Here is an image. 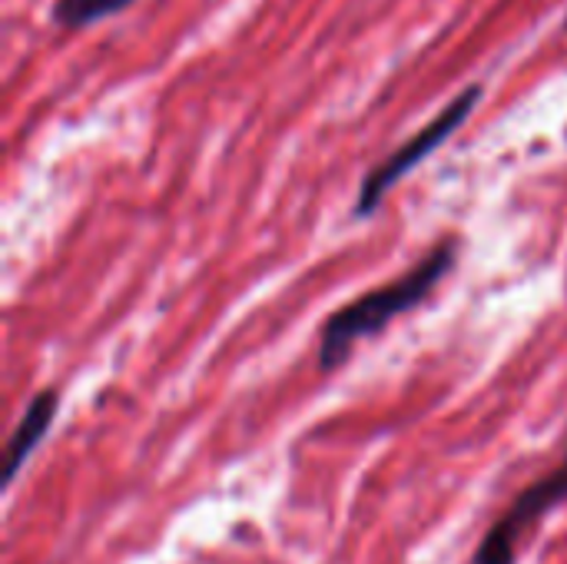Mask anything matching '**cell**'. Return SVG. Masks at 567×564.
<instances>
[{
    "label": "cell",
    "mask_w": 567,
    "mask_h": 564,
    "mask_svg": "<svg viewBox=\"0 0 567 564\" xmlns=\"http://www.w3.org/2000/svg\"><path fill=\"white\" fill-rule=\"evenodd\" d=\"M458 253H462V243L458 239H442L405 276H399V279L385 283V286H375V289L362 293L359 299L346 302L342 309H336L326 319L322 336H319V369L326 376L336 372L339 366L349 362L352 349L362 339L379 336L392 319L419 309L442 286V279L455 269Z\"/></svg>",
    "instance_id": "6da1fadb"
},
{
    "label": "cell",
    "mask_w": 567,
    "mask_h": 564,
    "mask_svg": "<svg viewBox=\"0 0 567 564\" xmlns=\"http://www.w3.org/2000/svg\"><path fill=\"white\" fill-rule=\"evenodd\" d=\"M482 93H485L482 83H468V86H465L458 96H452V103H445V106L439 110V116H432L415 136H409L399 150H392L385 160H379V163L362 176V183H359V196H355L352 216H355V219L372 216L399 180H405V176H409L419 163H425L445 140H452V133L462 130V123H465V120L472 116V110L478 106Z\"/></svg>",
    "instance_id": "7a4b0ae2"
},
{
    "label": "cell",
    "mask_w": 567,
    "mask_h": 564,
    "mask_svg": "<svg viewBox=\"0 0 567 564\" xmlns=\"http://www.w3.org/2000/svg\"><path fill=\"white\" fill-rule=\"evenodd\" d=\"M567 502V455L561 465L545 472L538 482L522 489L515 502L502 512V519L488 529L485 542L478 545L472 564H518V552L558 505Z\"/></svg>",
    "instance_id": "3957f363"
},
{
    "label": "cell",
    "mask_w": 567,
    "mask_h": 564,
    "mask_svg": "<svg viewBox=\"0 0 567 564\" xmlns=\"http://www.w3.org/2000/svg\"><path fill=\"white\" fill-rule=\"evenodd\" d=\"M56 409H60V392L56 389H43L27 402V412L20 416L17 429L10 432V442H7V452H3V485H10L17 479V472L27 465V459L47 439V432L53 429Z\"/></svg>",
    "instance_id": "277c9868"
},
{
    "label": "cell",
    "mask_w": 567,
    "mask_h": 564,
    "mask_svg": "<svg viewBox=\"0 0 567 564\" xmlns=\"http://www.w3.org/2000/svg\"><path fill=\"white\" fill-rule=\"evenodd\" d=\"M136 0H53L50 20L63 30H86L106 17L130 10Z\"/></svg>",
    "instance_id": "5b68a950"
}]
</instances>
